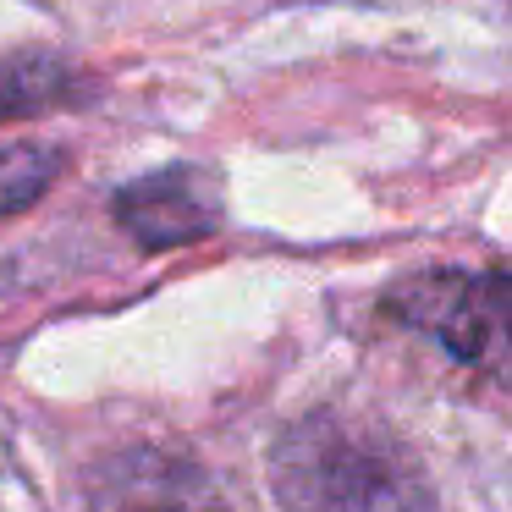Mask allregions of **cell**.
I'll list each match as a JSON object with an SVG mask.
<instances>
[{"instance_id": "obj_4", "label": "cell", "mask_w": 512, "mask_h": 512, "mask_svg": "<svg viewBox=\"0 0 512 512\" xmlns=\"http://www.w3.org/2000/svg\"><path fill=\"white\" fill-rule=\"evenodd\" d=\"M78 94H83L78 67H67L56 56H6L0 61V122L67 105Z\"/></svg>"}, {"instance_id": "obj_1", "label": "cell", "mask_w": 512, "mask_h": 512, "mask_svg": "<svg viewBox=\"0 0 512 512\" xmlns=\"http://www.w3.org/2000/svg\"><path fill=\"white\" fill-rule=\"evenodd\" d=\"M281 501L298 507H419L430 490L391 463L380 441H364L342 419H303L276 441L270 457Z\"/></svg>"}, {"instance_id": "obj_2", "label": "cell", "mask_w": 512, "mask_h": 512, "mask_svg": "<svg viewBox=\"0 0 512 512\" xmlns=\"http://www.w3.org/2000/svg\"><path fill=\"white\" fill-rule=\"evenodd\" d=\"M386 314L413 331H424L435 347L468 369H490L507 347V276L490 270H430L402 281L386 298Z\"/></svg>"}, {"instance_id": "obj_3", "label": "cell", "mask_w": 512, "mask_h": 512, "mask_svg": "<svg viewBox=\"0 0 512 512\" xmlns=\"http://www.w3.org/2000/svg\"><path fill=\"white\" fill-rule=\"evenodd\" d=\"M111 215L144 248H182V243H199V237H210L221 226L215 182L199 166H166V171H149V177L116 188Z\"/></svg>"}]
</instances>
